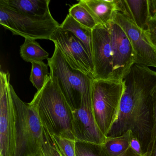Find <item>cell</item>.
Here are the masks:
<instances>
[{
	"label": "cell",
	"instance_id": "6da1fadb",
	"mask_svg": "<svg viewBox=\"0 0 156 156\" xmlns=\"http://www.w3.org/2000/svg\"><path fill=\"white\" fill-rule=\"evenodd\" d=\"M122 81L124 90L117 117L107 137L131 131L145 153L153 128L152 96L156 87V72L134 64Z\"/></svg>",
	"mask_w": 156,
	"mask_h": 156
},
{
	"label": "cell",
	"instance_id": "7a4b0ae2",
	"mask_svg": "<svg viewBox=\"0 0 156 156\" xmlns=\"http://www.w3.org/2000/svg\"><path fill=\"white\" fill-rule=\"evenodd\" d=\"M30 104L37 113L45 138L55 135L76 140L73 133V110L55 78L50 76Z\"/></svg>",
	"mask_w": 156,
	"mask_h": 156
},
{
	"label": "cell",
	"instance_id": "3957f363",
	"mask_svg": "<svg viewBox=\"0 0 156 156\" xmlns=\"http://www.w3.org/2000/svg\"><path fill=\"white\" fill-rule=\"evenodd\" d=\"M47 61L50 76L55 78L60 90L73 110L91 103L94 78L72 68L56 45H55L52 56Z\"/></svg>",
	"mask_w": 156,
	"mask_h": 156
},
{
	"label": "cell",
	"instance_id": "277c9868",
	"mask_svg": "<svg viewBox=\"0 0 156 156\" xmlns=\"http://www.w3.org/2000/svg\"><path fill=\"white\" fill-rule=\"evenodd\" d=\"M16 116V148L14 156H34L47 140L37 113L29 104L19 97L10 84Z\"/></svg>",
	"mask_w": 156,
	"mask_h": 156
},
{
	"label": "cell",
	"instance_id": "5b68a950",
	"mask_svg": "<svg viewBox=\"0 0 156 156\" xmlns=\"http://www.w3.org/2000/svg\"><path fill=\"white\" fill-rule=\"evenodd\" d=\"M124 90L122 80L94 79L91 91L93 114L106 137L116 119Z\"/></svg>",
	"mask_w": 156,
	"mask_h": 156
},
{
	"label": "cell",
	"instance_id": "8992f818",
	"mask_svg": "<svg viewBox=\"0 0 156 156\" xmlns=\"http://www.w3.org/2000/svg\"><path fill=\"white\" fill-rule=\"evenodd\" d=\"M0 24L13 35L34 40H50L60 26L54 19L42 20L34 18L15 11L1 3Z\"/></svg>",
	"mask_w": 156,
	"mask_h": 156
},
{
	"label": "cell",
	"instance_id": "52a82bcc",
	"mask_svg": "<svg viewBox=\"0 0 156 156\" xmlns=\"http://www.w3.org/2000/svg\"><path fill=\"white\" fill-rule=\"evenodd\" d=\"M10 75L0 72V156H14L16 148L15 110L10 92Z\"/></svg>",
	"mask_w": 156,
	"mask_h": 156
},
{
	"label": "cell",
	"instance_id": "ba28073f",
	"mask_svg": "<svg viewBox=\"0 0 156 156\" xmlns=\"http://www.w3.org/2000/svg\"><path fill=\"white\" fill-rule=\"evenodd\" d=\"M50 40L58 47L72 68L94 78L93 59L84 45L73 34L62 30L59 27L53 34Z\"/></svg>",
	"mask_w": 156,
	"mask_h": 156
},
{
	"label": "cell",
	"instance_id": "9c48e42d",
	"mask_svg": "<svg viewBox=\"0 0 156 156\" xmlns=\"http://www.w3.org/2000/svg\"><path fill=\"white\" fill-rule=\"evenodd\" d=\"M106 26L110 32L113 52L112 79L122 80L135 64V53L129 39L120 26L113 21Z\"/></svg>",
	"mask_w": 156,
	"mask_h": 156
},
{
	"label": "cell",
	"instance_id": "30bf717a",
	"mask_svg": "<svg viewBox=\"0 0 156 156\" xmlns=\"http://www.w3.org/2000/svg\"><path fill=\"white\" fill-rule=\"evenodd\" d=\"M113 21L121 27L129 39L135 53V64L156 68V50L145 31L119 12L114 13Z\"/></svg>",
	"mask_w": 156,
	"mask_h": 156
},
{
	"label": "cell",
	"instance_id": "8fae6325",
	"mask_svg": "<svg viewBox=\"0 0 156 156\" xmlns=\"http://www.w3.org/2000/svg\"><path fill=\"white\" fill-rule=\"evenodd\" d=\"M94 79H111L113 73V52L109 30L98 24L92 30Z\"/></svg>",
	"mask_w": 156,
	"mask_h": 156
},
{
	"label": "cell",
	"instance_id": "7c38bea8",
	"mask_svg": "<svg viewBox=\"0 0 156 156\" xmlns=\"http://www.w3.org/2000/svg\"><path fill=\"white\" fill-rule=\"evenodd\" d=\"M73 129L76 141L104 144L106 140L95 119L92 102L73 110Z\"/></svg>",
	"mask_w": 156,
	"mask_h": 156
},
{
	"label": "cell",
	"instance_id": "4fadbf2b",
	"mask_svg": "<svg viewBox=\"0 0 156 156\" xmlns=\"http://www.w3.org/2000/svg\"><path fill=\"white\" fill-rule=\"evenodd\" d=\"M117 12L124 14L140 30L146 31L151 19L149 0H116Z\"/></svg>",
	"mask_w": 156,
	"mask_h": 156
},
{
	"label": "cell",
	"instance_id": "5bb4252c",
	"mask_svg": "<svg viewBox=\"0 0 156 156\" xmlns=\"http://www.w3.org/2000/svg\"><path fill=\"white\" fill-rule=\"evenodd\" d=\"M50 0H1L0 3L20 13L42 20L53 19L49 9Z\"/></svg>",
	"mask_w": 156,
	"mask_h": 156
},
{
	"label": "cell",
	"instance_id": "9a60e30c",
	"mask_svg": "<svg viewBox=\"0 0 156 156\" xmlns=\"http://www.w3.org/2000/svg\"><path fill=\"white\" fill-rule=\"evenodd\" d=\"M78 2L88 10L98 25H106L112 21L117 12L116 0H80Z\"/></svg>",
	"mask_w": 156,
	"mask_h": 156
},
{
	"label": "cell",
	"instance_id": "2e32d148",
	"mask_svg": "<svg viewBox=\"0 0 156 156\" xmlns=\"http://www.w3.org/2000/svg\"><path fill=\"white\" fill-rule=\"evenodd\" d=\"M60 28L73 34L84 45L93 59V30L81 25L69 14L60 24Z\"/></svg>",
	"mask_w": 156,
	"mask_h": 156
},
{
	"label": "cell",
	"instance_id": "e0dca14e",
	"mask_svg": "<svg viewBox=\"0 0 156 156\" xmlns=\"http://www.w3.org/2000/svg\"><path fill=\"white\" fill-rule=\"evenodd\" d=\"M20 54L27 62H41L49 58V54L41 47L36 40L30 39H25L24 42L20 46Z\"/></svg>",
	"mask_w": 156,
	"mask_h": 156
},
{
	"label": "cell",
	"instance_id": "ac0fdd59",
	"mask_svg": "<svg viewBox=\"0 0 156 156\" xmlns=\"http://www.w3.org/2000/svg\"><path fill=\"white\" fill-rule=\"evenodd\" d=\"M132 132L128 131L121 136L107 137L104 147L110 156H120L126 152L130 147Z\"/></svg>",
	"mask_w": 156,
	"mask_h": 156
},
{
	"label": "cell",
	"instance_id": "d6986e66",
	"mask_svg": "<svg viewBox=\"0 0 156 156\" xmlns=\"http://www.w3.org/2000/svg\"><path fill=\"white\" fill-rule=\"evenodd\" d=\"M31 64L30 81L37 91H40L50 78V73L48 71L49 66L43 61L34 62Z\"/></svg>",
	"mask_w": 156,
	"mask_h": 156
},
{
	"label": "cell",
	"instance_id": "ffe728a7",
	"mask_svg": "<svg viewBox=\"0 0 156 156\" xmlns=\"http://www.w3.org/2000/svg\"><path fill=\"white\" fill-rule=\"evenodd\" d=\"M69 14L81 25L90 30L98 25L90 12L79 2L70 8Z\"/></svg>",
	"mask_w": 156,
	"mask_h": 156
},
{
	"label": "cell",
	"instance_id": "44dd1931",
	"mask_svg": "<svg viewBox=\"0 0 156 156\" xmlns=\"http://www.w3.org/2000/svg\"><path fill=\"white\" fill-rule=\"evenodd\" d=\"M56 149L61 156H76V140L52 135L47 138Z\"/></svg>",
	"mask_w": 156,
	"mask_h": 156
},
{
	"label": "cell",
	"instance_id": "7402d4cb",
	"mask_svg": "<svg viewBox=\"0 0 156 156\" xmlns=\"http://www.w3.org/2000/svg\"><path fill=\"white\" fill-rule=\"evenodd\" d=\"M76 156H110L107 152L104 144L76 141Z\"/></svg>",
	"mask_w": 156,
	"mask_h": 156
},
{
	"label": "cell",
	"instance_id": "603a6c76",
	"mask_svg": "<svg viewBox=\"0 0 156 156\" xmlns=\"http://www.w3.org/2000/svg\"><path fill=\"white\" fill-rule=\"evenodd\" d=\"M147 25V30L145 33L151 43L156 50V18H151Z\"/></svg>",
	"mask_w": 156,
	"mask_h": 156
},
{
	"label": "cell",
	"instance_id": "cb8c5ba5",
	"mask_svg": "<svg viewBox=\"0 0 156 156\" xmlns=\"http://www.w3.org/2000/svg\"><path fill=\"white\" fill-rule=\"evenodd\" d=\"M34 156H61V155L52 144L47 140L40 150L39 153Z\"/></svg>",
	"mask_w": 156,
	"mask_h": 156
},
{
	"label": "cell",
	"instance_id": "d4e9b609",
	"mask_svg": "<svg viewBox=\"0 0 156 156\" xmlns=\"http://www.w3.org/2000/svg\"><path fill=\"white\" fill-rule=\"evenodd\" d=\"M130 148L136 154L139 155H144L145 154L142 145L140 140L132 136L130 141Z\"/></svg>",
	"mask_w": 156,
	"mask_h": 156
},
{
	"label": "cell",
	"instance_id": "484cf974",
	"mask_svg": "<svg viewBox=\"0 0 156 156\" xmlns=\"http://www.w3.org/2000/svg\"><path fill=\"white\" fill-rule=\"evenodd\" d=\"M152 118L153 128L151 138L156 135V87L154 89L152 96Z\"/></svg>",
	"mask_w": 156,
	"mask_h": 156
},
{
	"label": "cell",
	"instance_id": "4316f807",
	"mask_svg": "<svg viewBox=\"0 0 156 156\" xmlns=\"http://www.w3.org/2000/svg\"><path fill=\"white\" fill-rule=\"evenodd\" d=\"M145 156H156V135L151 138Z\"/></svg>",
	"mask_w": 156,
	"mask_h": 156
},
{
	"label": "cell",
	"instance_id": "83f0119b",
	"mask_svg": "<svg viewBox=\"0 0 156 156\" xmlns=\"http://www.w3.org/2000/svg\"><path fill=\"white\" fill-rule=\"evenodd\" d=\"M151 18H156V0H149Z\"/></svg>",
	"mask_w": 156,
	"mask_h": 156
},
{
	"label": "cell",
	"instance_id": "f1b7e54d",
	"mask_svg": "<svg viewBox=\"0 0 156 156\" xmlns=\"http://www.w3.org/2000/svg\"><path fill=\"white\" fill-rule=\"evenodd\" d=\"M145 153L144 155H139L136 154V152H134L130 147L129 149L128 150L125 152L124 154H122L120 156H145Z\"/></svg>",
	"mask_w": 156,
	"mask_h": 156
}]
</instances>
